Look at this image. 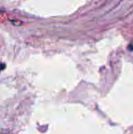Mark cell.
<instances>
[{
	"label": "cell",
	"instance_id": "cell-1",
	"mask_svg": "<svg viewBox=\"0 0 133 134\" xmlns=\"http://www.w3.org/2000/svg\"><path fill=\"white\" fill-rule=\"evenodd\" d=\"M5 68V64H2V63H1V64H0V71H2Z\"/></svg>",
	"mask_w": 133,
	"mask_h": 134
}]
</instances>
